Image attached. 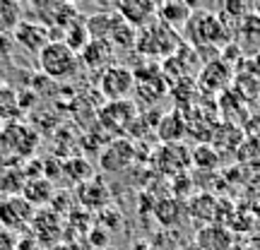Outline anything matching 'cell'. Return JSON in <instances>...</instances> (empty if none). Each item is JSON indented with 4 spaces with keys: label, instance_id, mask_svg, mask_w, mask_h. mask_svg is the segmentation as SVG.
<instances>
[{
    "label": "cell",
    "instance_id": "cell-1",
    "mask_svg": "<svg viewBox=\"0 0 260 250\" xmlns=\"http://www.w3.org/2000/svg\"><path fill=\"white\" fill-rule=\"evenodd\" d=\"M183 37L190 48H195V53H205L212 51L219 53L229 39H232V29L222 22V17L212 12V10H195L190 12V19L183 27Z\"/></svg>",
    "mask_w": 260,
    "mask_h": 250
},
{
    "label": "cell",
    "instance_id": "cell-2",
    "mask_svg": "<svg viewBox=\"0 0 260 250\" xmlns=\"http://www.w3.org/2000/svg\"><path fill=\"white\" fill-rule=\"evenodd\" d=\"M181 44H183L181 34L159 19H152L147 27L138 29V37H135V51L149 63H159V60L171 58Z\"/></svg>",
    "mask_w": 260,
    "mask_h": 250
},
{
    "label": "cell",
    "instance_id": "cell-3",
    "mask_svg": "<svg viewBox=\"0 0 260 250\" xmlns=\"http://www.w3.org/2000/svg\"><path fill=\"white\" fill-rule=\"evenodd\" d=\"M41 73L51 80H73L80 73V58L75 51L65 46L60 39H51L37 53Z\"/></svg>",
    "mask_w": 260,
    "mask_h": 250
},
{
    "label": "cell",
    "instance_id": "cell-4",
    "mask_svg": "<svg viewBox=\"0 0 260 250\" xmlns=\"http://www.w3.org/2000/svg\"><path fill=\"white\" fill-rule=\"evenodd\" d=\"M140 118V109L133 99H121V101H106L96 113V121L106 132L125 137L130 128Z\"/></svg>",
    "mask_w": 260,
    "mask_h": 250
},
{
    "label": "cell",
    "instance_id": "cell-5",
    "mask_svg": "<svg viewBox=\"0 0 260 250\" xmlns=\"http://www.w3.org/2000/svg\"><path fill=\"white\" fill-rule=\"evenodd\" d=\"M99 94H102L106 101H121V99H128V94L133 92L135 87V77H133V70L128 65H109L99 73Z\"/></svg>",
    "mask_w": 260,
    "mask_h": 250
},
{
    "label": "cell",
    "instance_id": "cell-6",
    "mask_svg": "<svg viewBox=\"0 0 260 250\" xmlns=\"http://www.w3.org/2000/svg\"><path fill=\"white\" fill-rule=\"evenodd\" d=\"M152 166L157 168L161 176H169V178L188 173V168H190V149L183 142L159 145L152 152Z\"/></svg>",
    "mask_w": 260,
    "mask_h": 250
},
{
    "label": "cell",
    "instance_id": "cell-7",
    "mask_svg": "<svg viewBox=\"0 0 260 250\" xmlns=\"http://www.w3.org/2000/svg\"><path fill=\"white\" fill-rule=\"evenodd\" d=\"M135 142L130 137H113L104 149H99V168L104 173H123L138 159Z\"/></svg>",
    "mask_w": 260,
    "mask_h": 250
},
{
    "label": "cell",
    "instance_id": "cell-8",
    "mask_svg": "<svg viewBox=\"0 0 260 250\" xmlns=\"http://www.w3.org/2000/svg\"><path fill=\"white\" fill-rule=\"evenodd\" d=\"M29 231H31V238L37 241V245L53 248V245H58L60 238H63V219H60V214L53 212L51 207H41V209H37L34 217H31Z\"/></svg>",
    "mask_w": 260,
    "mask_h": 250
},
{
    "label": "cell",
    "instance_id": "cell-9",
    "mask_svg": "<svg viewBox=\"0 0 260 250\" xmlns=\"http://www.w3.org/2000/svg\"><path fill=\"white\" fill-rule=\"evenodd\" d=\"M3 147H8L15 157H31L34 152H37L39 142V132L34 128H29L24 125L22 121H12V123H5V128H3Z\"/></svg>",
    "mask_w": 260,
    "mask_h": 250
},
{
    "label": "cell",
    "instance_id": "cell-10",
    "mask_svg": "<svg viewBox=\"0 0 260 250\" xmlns=\"http://www.w3.org/2000/svg\"><path fill=\"white\" fill-rule=\"evenodd\" d=\"M34 207L22 197V195H12V197H3L0 200V226L8 231H24L29 229V222L34 217Z\"/></svg>",
    "mask_w": 260,
    "mask_h": 250
},
{
    "label": "cell",
    "instance_id": "cell-11",
    "mask_svg": "<svg viewBox=\"0 0 260 250\" xmlns=\"http://www.w3.org/2000/svg\"><path fill=\"white\" fill-rule=\"evenodd\" d=\"M232 65L222 60V58H212L210 63L203 65V70L198 75V87L207 94L224 92L229 82H232Z\"/></svg>",
    "mask_w": 260,
    "mask_h": 250
},
{
    "label": "cell",
    "instance_id": "cell-12",
    "mask_svg": "<svg viewBox=\"0 0 260 250\" xmlns=\"http://www.w3.org/2000/svg\"><path fill=\"white\" fill-rule=\"evenodd\" d=\"M12 39L17 41L19 46L27 48V51L39 53L51 41V27H46L39 19H22L17 24V29L12 31Z\"/></svg>",
    "mask_w": 260,
    "mask_h": 250
},
{
    "label": "cell",
    "instance_id": "cell-13",
    "mask_svg": "<svg viewBox=\"0 0 260 250\" xmlns=\"http://www.w3.org/2000/svg\"><path fill=\"white\" fill-rule=\"evenodd\" d=\"M113 12L123 22H128L133 29H142L147 27L152 19H157V3H152V0H123L113 8Z\"/></svg>",
    "mask_w": 260,
    "mask_h": 250
},
{
    "label": "cell",
    "instance_id": "cell-14",
    "mask_svg": "<svg viewBox=\"0 0 260 250\" xmlns=\"http://www.w3.org/2000/svg\"><path fill=\"white\" fill-rule=\"evenodd\" d=\"M73 200L82 204L84 212H87V209H92V212H102L104 207H109L111 195H109V188L104 186L99 178H92V181H87V183L75 186Z\"/></svg>",
    "mask_w": 260,
    "mask_h": 250
},
{
    "label": "cell",
    "instance_id": "cell-15",
    "mask_svg": "<svg viewBox=\"0 0 260 250\" xmlns=\"http://www.w3.org/2000/svg\"><path fill=\"white\" fill-rule=\"evenodd\" d=\"M113 56H116V48L102 39H89V44L77 53L80 65H84L87 70H94V73H102L104 67L113 65Z\"/></svg>",
    "mask_w": 260,
    "mask_h": 250
},
{
    "label": "cell",
    "instance_id": "cell-16",
    "mask_svg": "<svg viewBox=\"0 0 260 250\" xmlns=\"http://www.w3.org/2000/svg\"><path fill=\"white\" fill-rule=\"evenodd\" d=\"M154 132L161 145H171V142H181L188 135V125H186V116L181 109L164 113L154 125Z\"/></svg>",
    "mask_w": 260,
    "mask_h": 250
},
{
    "label": "cell",
    "instance_id": "cell-17",
    "mask_svg": "<svg viewBox=\"0 0 260 250\" xmlns=\"http://www.w3.org/2000/svg\"><path fill=\"white\" fill-rule=\"evenodd\" d=\"M190 12H193V5L188 3H181V0H169V3H157V19L164 22L167 27H171L174 31H183L186 22L190 19Z\"/></svg>",
    "mask_w": 260,
    "mask_h": 250
},
{
    "label": "cell",
    "instance_id": "cell-18",
    "mask_svg": "<svg viewBox=\"0 0 260 250\" xmlns=\"http://www.w3.org/2000/svg\"><path fill=\"white\" fill-rule=\"evenodd\" d=\"M217 197L210 193H198L193 195L186 204V212L190 219H195L203 226H210V224H217Z\"/></svg>",
    "mask_w": 260,
    "mask_h": 250
},
{
    "label": "cell",
    "instance_id": "cell-19",
    "mask_svg": "<svg viewBox=\"0 0 260 250\" xmlns=\"http://www.w3.org/2000/svg\"><path fill=\"white\" fill-rule=\"evenodd\" d=\"M232 245V233L222 224H210V226H203L198 231V248L200 250H229Z\"/></svg>",
    "mask_w": 260,
    "mask_h": 250
},
{
    "label": "cell",
    "instance_id": "cell-20",
    "mask_svg": "<svg viewBox=\"0 0 260 250\" xmlns=\"http://www.w3.org/2000/svg\"><path fill=\"white\" fill-rule=\"evenodd\" d=\"M22 197L27 200L34 209H41V207H48L51 200H53V195H56V188L51 181L46 178H34V181H27L24 188H22Z\"/></svg>",
    "mask_w": 260,
    "mask_h": 250
},
{
    "label": "cell",
    "instance_id": "cell-21",
    "mask_svg": "<svg viewBox=\"0 0 260 250\" xmlns=\"http://www.w3.org/2000/svg\"><path fill=\"white\" fill-rule=\"evenodd\" d=\"M239 164L246 168H260V132H251L248 137L241 139V145L236 149Z\"/></svg>",
    "mask_w": 260,
    "mask_h": 250
},
{
    "label": "cell",
    "instance_id": "cell-22",
    "mask_svg": "<svg viewBox=\"0 0 260 250\" xmlns=\"http://www.w3.org/2000/svg\"><path fill=\"white\" fill-rule=\"evenodd\" d=\"M186 212V207L181 200L176 197H164V200H159L154 204V217H157L159 224H164V226H176L181 222V217Z\"/></svg>",
    "mask_w": 260,
    "mask_h": 250
},
{
    "label": "cell",
    "instance_id": "cell-23",
    "mask_svg": "<svg viewBox=\"0 0 260 250\" xmlns=\"http://www.w3.org/2000/svg\"><path fill=\"white\" fill-rule=\"evenodd\" d=\"M60 173L70 178V183L75 186H80V183H87V181H92L94 178V168L92 164L82 157H70V159H63V168H60Z\"/></svg>",
    "mask_w": 260,
    "mask_h": 250
},
{
    "label": "cell",
    "instance_id": "cell-24",
    "mask_svg": "<svg viewBox=\"0 0 260 250\" xmlns=\"http://www.w3.org/2000/svg\"><path fill=\"white\" fill-rule=\"evenodd\" d=\"M22 116L19 109V96L10 84H0V121L12 123Z\"/></svg>",
    "mask_w": 260,
    "mask_h": 250
},
{
    "label": "cell",
    "instance_id": "cell-25",
    "mask_svg": "<svg viewBox=\"0 0 260 250\" xmlns=\"http://www.w3.org/2000/svg\"><path fill=\"white\" fill-rule=\"evenodd\" d=\"M24 19V8L15 0H0V34L15 31L17 24Z\"/></svg>",
    "mask_w": 260,
    "mask_h": 250
},
{
    "label": "cell",
    "instance_id": "cell-26",
    "mask_svg": "<svg viewBox=\"0 0 260 250\" xmlns=\"http://www.w3.org/2000/svg\"><path fill=\"white\" fill-rule=\"evenodd\" d=\"M190 166H195L198 171H217V166H219V152L212 145H198L190 152Z\"/></svg>",
    "mask_w": 260,
    "mask_h": 250
},
{
    "label": "cell",
    "instance_id": "cell-27",
    "mask_svg": "<svg viewBox=\"0 0 260 250\" xmlns=\"http://www.w3.org/2000/svg\"><path fill=\"white\" fill-rule=\"evenodd\" d=\"M135 37H138V29H133L128 22H123L121 17H116L111 34H109V44L113 48H135Z\"/></svg>",
    "mask_w": 260,
    "mask_h": 250
},
{
    "label": "cell",
    "instance_id": "cell-28",
    "mask_svg": "<svg viewBox=\"0 0 260 250\" xmlns=\"http://www.w3.org/2000/svg\"><path fill=\"white\" fill-rule=\"evenodd\" d=\"M60 41H63L70 51L80 53V51L89 44V34H87V27H84V19H80V22L70 24L68 29H63V39H60Z\"/></svg>",
    "mask_w": 260,
    "mask_h": 250
},
{
    "label": "cell",
    "instance_id": "cell-29",
    "mask_svg": "<svg viewBox=\"0 0 260 250\" xmlns=\"http://www.w3.org/2000/svg\"><path fill=\"white\" fill-rule=\"evenodd\" d=\"M24 183H27V176H24L22 168H8V171H3V176H0V193L5 195V197L19 195L22 188H24Z\"/></svg>",
    "mask_w": 260,
    "mask_h": 250
},
{
    "label": "cell",
    "instance_id": "cell-30",
    "mask_svg": "<svg viewBox=\"0 0 260 250\" xmlns=\"http://www.w3.org/2000/svg\"><path fill=\"white\" fill-rule=\"evenodd\" d=\"M92 212H84V209H68V229L77 233H87L92 229Z\"/></svg>",
    "mask_w": 260,
    "mask_h": 250
},
{
    "label": "cell",
    "instance_id": "cell-31",
    "mask_svg": "<svg viewBox=\"0 0 260 250\" xmlns=\"http://www.w3.org/2000/svg\"><path fill=\"white\" fill-rule=\"evenodd\" d=\"M96 222H99V229H104V231L109 233V231H116V229L121 226L123 217H121V212H116L111 204H109V207H104L102 212H99Z\"/></svg>",
    "mask_w": 260,
    "mask_h": 250
},
{
    "label": "cell",
    "instance_id": "cell-32",
    "mask_svg": "<svg viewBox=\"0 0 260 250\" xmlns=\"http://www.w3.org/2000/svg\"><path fill=\"white\" fill-rule=\"evenodd\" d=\"M251 5H246V3H224L222 5V22L226 19H236V22H241L248 12H251Z\"/></svg>",
    "mask_w": 260,
    "mask_h": 250
},
{
    "label": "cell",
    "instance_id": "cell-33",
    "mask_svg": "<svg viewBox=\"0 0 260 250\" xmlns=\"http://www.w3.org/2000/svg\"><path fill=\"white\" fill-rule=\"evenodd\" d=\"M171 193L176 200L181 197H188V195L193 193V178L188 176V173H181V176L174 178V183H171Z\"/></svg>",
    "mask_w": 260,
    "mask_h": 250
},
{
    "label": "cell",
    "instance_id": "cell-34",
    "mask_svg": "<svg viewBox=\"0 0 260 250\" xmlns=\"http://www.w3.org/2000/svg\"><path fill=\"white\" fill-rule=\"evenodd\" d=\"M87 241L92 245V250H104V245L109 243V233L99 229V226H92L89 231H87Z\"/></svg>",
    "mask_w": 260,
    "mask_h": 250
},
{
    "label": "cell",
    "instance_id": "cell-35",
    "mask_svg": "<svg viewBox=\"0 0 260 250\" xmlns=\"http://www.w3.org/2000/svg\"><path fill=\"white\" fill-rule=\"evenodd\" d=\"M17 233L0 226V250H17Z\"/></svg>",
    "mask_w": 260,
    "mask_h": 250
},
{
    "label": "cell",
    "instance_id": "cell-36",
    "mask_svg": "<svg viewBox=\"0 0 260 250\" xmlns=\"http://www.w3.org/2000/svg\"><path fill=\"white\" fill-rule=\"evenodd\" d=\"M51 250H77V245H75V243H58V245H53Z\"/></svg>",
    "mask_w": 260,
    "mask_h": 250
},
{
    "label": "cell",
    "instance_id": "cell-37",
    "mask_svg": "<svg viewBox=\"0 0 260 250\" xmlns=\"http://www.w3.org/2000/svg\"><path fill=\"white\" fill-rule=\"evenodd\" d=\"M253 12H255V15L260 17V5H255V8H253Z\"/></svg>",
    "mask_w": 260,
    "mask_h": 250
}]
</instances>
